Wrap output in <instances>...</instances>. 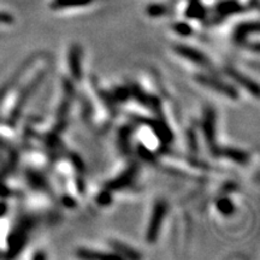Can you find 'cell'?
Here are the masks:
<instances>
[{"label": "cell", "mask_w": 260, "mask_h": 260, "mask_svg": "<svg viewBox=\"0 0 260 260\" xmlns=\"http://www.w3.org/2000/svg\"><path fill=\"white\" fill-rule=\"evenodd\" d=\"M218 207H219V210L222 211L223 213H226V214L232 213V211H233L232 203H230V201L226 200V199L220 200L219 203H218Z\"/></svg>", "instance_id": "9"}, {"label": "cell", "mask_w": 260, "mask_h": 260, "mask_svg": "<svg viewBox=\"0 0 260 260\" xmlns=\"http://www.w3.org/2000/svg\"><path fill=\"white\" fill-rule=\"evenodd\" d=\"M195 80H197L198 83L203 84V86L206 87V88H210L214 90V92L223 94L226 98H230V99H237V90L235 88H233V86H229V84L223 82L217 79L214 76H209V75H205V74H199L195 76Z\"/></svg>", "instance_id": "1"}, {"label": "cell", "mask_w": 260, "mask_h": 260, "mask_svg": "<svg viewBox=\"0 0 260 260\" xmlns=\"http://www.w3.org/2000/svg\"><path fill=\"white\" fill-rule=\"evenodd\" d=\"M175 30H176L178 34L182 35V37H188V35L191 34V29L187 23H178L175 25Z\"/></svg>", "instance_id": "8"}, {"label": "cell", "mask_w": 260, "mask_h": 260, "mask_svg": "<svg viewBox=\"0 0 260 260\" xmlns=\"http://www.w3.org/2000/svg\"><path fill=\"white\" fill-rule=\"evenodd\" d=\"M8 210V206L4 203H0V217H3Z\"/></svg>", "instance_id": "11"}, {"label": "cell", "mask_w": 260, "mask_h": 260, "mask_svg": "<svg viewBox=\"0 0 260 260\" xmlns=\"http://www.w3.org/2000/svg\"><path fill=\"white\" fill-rule=\"evenodd\" d=\"M81 47L79 45H75L70 48L69 52V63H70V71L73 75L74 79L80 80L81 79Z\"/></svg>", "instance_id": "4"}, {"label": "cell", "mask_w": 260, "mask_h": 260, "mask_svg": "<svg viewBox=\"0 0 260 260\" xmlns=\"http://www.w3.org/2000/svg\"><path fill=\"white\" fill-rule=\"evenodd\" d=\"M229 75L236 81V82L242 84L245 88H247L249 92H252L253 94H254L255 98L258 96V84H256L255 82H253L252 80L247 79L245 75H242L241 73H239V71H236L234 69H229Z\"/></svg>", "instance_id": "5"}, {"label": "cell", "mask_w": 260, "mask_h": 260, "mask_svg": "<svg viewBox=\"0 0 260 260\" xmlns=\"http://www.w3.org/2000/svg\"><path fill=\"white\" fill-rule=\"evenodd\" d=\"M112 247V249L115 251V254H117L119 256V258H129V259H138L140 258V254H138L134 249H132L130 247L123 245V243L118 242V241H115V240H112L111 243H110Z\"/></svg>", "instance_id": "6"}, {"label": "cell", "mask_w": 260, "mask_h": 260, "mask_svg": "<svg viewBox=\"0 0 260 260\" xmlns=\"http://www.w3.org/2000/svg\"><path fill=\"white\" fill-rule=\"evenodd\" d=\"M14 22V17L6 12H0V24H11Z\"/></svg>", "instance_id": "10"}, {"label": "cell", "mask_w": 260, "mask_h": 260, "mask_svg": "<svg viewBox=\"0 0 260 260\" xmlns=\"http://www.w3.org/2000/svg\"><path fill=\"white\" fill-rule=\"evenodd\" d=\"M77 255L82 259H121L117 254H106V253H100L86 248L79 249Z\"/></svg>", "instance_id": "7"}, {"label": "cell", "mask_w": 260, "mask_h": 260, "mask_svg": "<svg viewBox=\"0 0 260 260\" xmlns=\"http://www.w3.org/2000/svg\"><path fill=\"white\" fill-rule=\"evenodd\" d=\"M174 48L181 57L186 58L187 60L191 61V63L200 65V67H210L209 58L205 56L203 52L186 46V45H176Z\"/></svg>", "instance_id": "3"}, {"label": "cell", "mask_w": 260, "mask_h": 260, "mask_svg": "<svg viewBox=\"0 0 260 260\" xmlns=\"http://www.w3.org/2000/svg\"><path fill=\"white\" fill-rule=\"evenodd\" d=\"M167 210L168 206L167 204H165V201H158V203L155 204L147 233V239L149 242H154L155 239H157L159 230H160L161 226V222L164 220L165 214H167Z\"/></svg>", "instance_id": "2"}]
</instances>
